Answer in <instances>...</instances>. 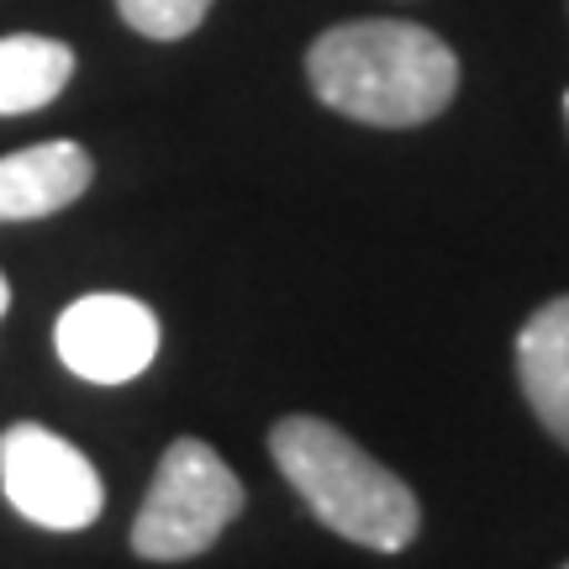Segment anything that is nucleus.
Wrapping results in <instances>:
<instances>
[{"instance_id": "nucleus-1", "label": "nucleus", "mask_w": 569, "mask_h": 569, "mask_svg": "<svg viewBox=\"0 0 569 569\" xmlns=\"http://www.w3.org/2000/svg\"><path fill=\"white\" fill-rule=\"evenodd\" d=\"M306 80L317 101L348 122L422 127L453 101L459 59L438 32L417 21L375 17L327 27L306 53Z\"/></svg>"}, {"instance_id": "nucleus-2", "label": "nucleus", "mask_w": 569, "mask_h": 569, "mask_svg": "<svg viewBox=\"0 0 569 569\" xmlns=\"http://www.w3.org/2000/svg\"><path fill=\"white\" fill-rule=\"evenodd\" d=\"M269 453L296 486L311 517L338 538L375 553H401L422 528V507L401 475H390L375 453L322 417H280L269 432Z\"/></svg>"}, {"instance_id": "nucleus-3", "label": "nucleus", "mask_w": 569, "mask_h": 569, "mask_svg": "<svg viewBox=\"0 0 569 569\" xmlns=\"http://www.w3.org/2000/svg\"><path fill=\"white\" fill-rule=\"evenodd\" d=\"M238 511H243V480L227 469L222 453L201 438H174L163 448L159 475L132 522V553L153 565L196 559L232 528Z\"/></svg>"}, {"instance_id": "nucleus-4", "label": "nucleus", "mask_w": 569, "mask_h": 569, "mask_svg": "<svg viewBox=\"0 0 569 569\" xmlns=\"http://www.w3.org/2000/svg\"><path fill=\"white\" fill-rule=\"evenodd\" d=\"M0 490L27 522L48 532H80L106 507L96 465L38 422H17L0 432Z\"/></svg>"}, {"instance_id": "nucleus-5", "label": "nucleus", "mask_w": 569, "mask_h": 569, "mask_svg": "<svg viewBox=\"0 0 569 569\" xmlns=\"http://www.w3.org/2000/svg\"><path fill=\"white\" fill-rule=\"evenodd\" d=\"M59 359L90 386H127L159 359V317L132 296L96 290L63 306L53 327Z\"/></svg>"}, {"instance_id": "nucleus-6", "label": "nucleus", "mask_w": 569, "mask_h": 569, "mask_svg": "<svg viewBox=\"0 0 569 569\" xmlns=\"http://www.w3.org/2000/svg\"><path fill=\"white\" fill-rule=\"evenodd\" d=\"M96 180V163L80 142H32L0 159V222H38L74 206Z\"/></svg>"}, {"instance_id": "nucleus-7", "label": "nucleus", "mask_w": 569, "mask_h": 569, "mask_svg": "<svg viewBox=\"0 0 569 569\" xmlns=\"http://www.w3.org/2000/svg\"><path fill=\"white\" fill-rule=\"evenodd\" d=\"M517 380L532 417L569 448V296L538 306L517 332Z\"/></svg>"}, {"instance_id": "nucleus-8", "label": "nucleus", "mask_w": 569, "mask_h": 569, "mask_svg": "<svg viewBox=\"0 0 569 569\" xmlns=\"http://www.w3.org/2000/svg\"><path fill=\"white\" fill-rule=\"evenodd\" d=\"M74 80V48L38 32L0 38V117H27L63 96Z\"/></svg>"}, {"instance_id": "nucleus-9", "label": "nucleus", "mask_w": 569, "mask_h": 569, "mask_svg": "<svg viewBox=\"0 0 569 569\" xmlns=\"http://www.w3.org/2000/svg\"><path fill=\"white\" fill-rule=\"evenodd\" d=\"M117 11L132 32L142 38H159V42H174V38H190L196 27L206 21L211 0H117Z\"/></svg>"}, {"instance_id": "nucleus-10", "label": "nucleus", "mask_w": 569, "mask_h": 569, "mask_svg": "<svg viewBox=\"0 0 569 569\" xmlns=\"http://www.w3.org/2000/svg\"><path fill=\"white\" fill-rule=\"evenodd\" d=\"M6 306H11V284H6V274H0V317H6Z\"/></svg>"}, {"instance_id": "nucleus-11", "label": "nucleus", "mask_w": 569, "mask_h": 569, "mask_svg": "<svg viewBox=\"0 0 569 569\" xmlns=\"http://www.w3.org/2000/svg\"><path fill=\"white\" fill-rule=\"evenodd\" d=\"M565 117H569V96H565Z\"/></svg>"}, {"instance_id": "nucleus-12", "label": "nucleus", "mask_w": 569, "mask_h": 569, "mask_svg": "<svg viewBox=\"0 0 569 569\" xmlns=\"http://www.w3.org/2000/svg\"><path fill=\"white\" fill-rule=\"evenodd\" d=\"M565 569H569V565H565Z\"/></svg>"}]
</instances>
